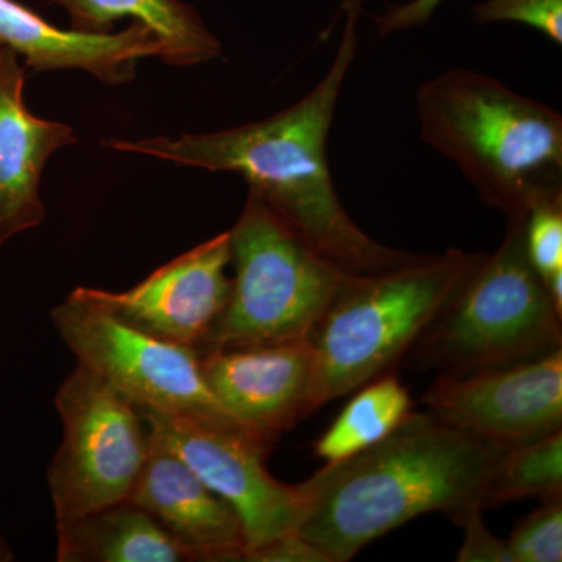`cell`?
Instances as JSON below:
<instances>
[{
    "label": "cell",
    "mask_w": 562,
    "mask_h": 562,
    "mask_svg": "<svg viewBox=\"0 0 562 562\" xmlns=\"http://www.w3.org/2000/svg\"><path fill=\"white\" fill-rule=\"evenodd\" d=\"M547 291H549L550 299H552L554 310L562 316V271L553 273L546 281Z\"/></svg>",
    "instance_id": "obj_26"
},
{
    "label": "cell",
    "mask_w": 562,
    "mask_h": 562,
    "mask_svg": "<svg viewBox=\"0 0 562 562\" xmlns=\"http://www.w3.org/2000/svg\"><path fill=\"white\" fill-rule=\"evenodd\" d=\"M140 414L150 430L235 509L246 552L297 531L306 508L305 486L280 482L269 472L266 461L277 439L236 420Z\"/></svg>",
    "instance_id": "obj_9"
},
{
    "label": "cell",
    "mask_w": 562,
    "mask_h": 562,
    "mask_svg": "<svg viewBox=\"0 0 562 562\" xmlns=\"http://www.w3.org/2000/svg\"><path fill=\"white\" fill-rule=\"evenodd\" d=\"M506 450L428 412H412L369 449L305 480L299 535L328 562L353 560L366 546L428 513L461 525L484 509Z\"/></svg>",
    "instance_id": "obj_2"
},
{
    "label": "cell",
    "mask_w": 562,
    "mask_h": 562,
    "mask_svg": "<svg viewBox=\"0 0 562 562\" xmlns=\"http://www.w3.org/2000/svg\"><path fill=\"white\" fill-rule=\"evenodd\" d=\"M330 427L314 442V453L325 462L346 460L369 449L413 412L412 395L394 371L358 387Z\"/></svg>",
    "instance_id": "obj_18"
},
{
    "label": "cell",
    "mask_w": 562,
    "mask_h": 562,
    "mask_svg": "<svg viewBox=\"0 0 562 562\" xmlns=\"http://www.w3.org/2000/svg\"><path fill=\"white\" fill-rule=\"evenodd\" d=\"M14 561V554L11 552L9 543H7L3 536L0 535V562Z\"/></svg>",
    "instance_id": "obj_27"
},
{
    "label": "cell",
    "mask_w": 562,
    "mask_h": 562,
    "mask_svg": "<svg viewBox=\"0 0 562 562\" xmlns=\"http://www.w3.org/2000/svg\"><path fill=\"white\" fill-rule=\"evenodd\" d=\"M231 235L199 244L132 290L77 288L70 292L136 330L198 350L231 297Z\"/></svg>",
    "instance_id": "obj_11"
},
{
    "label": "cell",
    "mask_w": 562,
    "mask_h": 562,
    "mask_svg": "<svg viewBox=\"0 0 562 562\" xmlns=\"http://www.w3.org/2000/svg\"><path fill=\"white\" fill-rule=\"evenodd\" d=\"M68 11L74 31L110 33L122 20H132L155 33L162 61L171 66H198L220 57L221 41L211 33L198 11L181 0H52Z\"/></svg>",
    "instance_id": "obj_17"
},
{
    "label": "cell",
    "mask_w": 562,
    "mask_h": 562,
    "mask_svg": "<svg viewBox=\"0 0 562 562\" xmlns=\"http://www.w3.org/2000/svg\"><path fill=\"white\" fill-rule=\"evenodd\" d=\"M514 562L562 561V495L542 498L509 536Z\"/></svg>",
    "instance_id": "obj_20"
},
{
    "label": "cell",
    "mask_w": 562,
    "mask_h": 562,
    "mask_svg": "<svg viewBox=\"0 0 562 562\" xmlns=\"http://www.w3.org/2000/svg\"><path fill=\"white\" fill-rule=\"evenodd\" d=\"M422 403L502 450L538 441L562 430V350L505 368L436 375Z\"/></svg>",
    "instance_id": "obj_10"
},
{
    "label": "cell",
    "mask_w": 562,
    "mask_h": 562,
    "mask_svg": "<svg viewBox=\"0 0 562 562\" xmlns=\"http://www.w3.org/2000/svg\"><path fill=\"white\" fill-rule=\"evenodd\" d=\"M55 408L63 425L47 471L55 524L127 501L149 453L139 409L81 362L58 387Z\"/></svg>",
    "instance_id": "obj_7"
},
{
    "label": "cell",
    "mask_w": 562,
    "mask_h": 562,
    "mask_svg": "<svg viewBox=\"0 0 562 562\" xmlns=\"http://www.w3.org/2000/svg\"><path fill=\"white\" fill-rule=\"evenodd\" d=\"M414 106L420 139L460 169L484 205L517 220L562 195L560 111L464 68L424 81Z\"/></svg>",
    "instance_id": "obj_3"
},
{
    "label": "cell",
    "mask_w": 562,
    "mask_h": 562,
    "mask_svg": "<svg viewBox=\"0 0 562 562\" xmlns=\"http://www.w3.org/2000/svg\"><path fill=\"white\" fill-rule=\"evenodd\" d=\"M484 251L449 249L371 276H350L310 336L305 416L392 372Z\"/></svg>",
    "instance_id": "obj_4"
},
{
    "label": "cell",
    "mask_w": 562,
    "mask_h": 562,
    "mask_svg": "<svg viewBox=\"0 0 562 562\" xmlns=\"http://www.w3.org/2000/svg\"><path fill=\"white\" fill-rule=\"evenodd\" d=\"M127 502L154 517L190 561H243L247 542L238 514L150 428L149 453Z\"/></svg>",
    "instance_id": "obj_12"
},
{
    "label": "cell",
    "mask_w": 562,
    "mask_h": 562,
    "mask_svg": "<svg viewBox=\"0 0 562 562\" xmlns=\"http://www.w3.org/2000/svg\"><path fill=\"white\" fill-rule=\"evenodd\" d=\"M228 235L231 297L199 353L310 341L351 273L317 254L251 194Z\"/></svg>",
    "instance_id": "obj_6"
},
{
    "label": "cell",
    "mask_w": 562,
    "mask_h": 562,
    "mask_svg": "<svg viewBox=\"0 0 562 562\" xmlns=\"http://www.w3.org/2000/svg\"><path fill=\"white\" fill-rule=\"evenodd\" d=\"M525 244L532 268L543 281L562 271V195L539 203L530 211Z\"/></svg>",
    "instance_id": "obj_22"
},
{
    "label": "cell",
    "mask_w": 562,
    "mask_h": 562,
    "mask_svg": "<svg viewBox=\"0 0 562 562\" xmlns=\"http://www.w3.org/2000/svg\"><path fill=\"white\" fill-rule=\"evenodd\" d=\"M460 527L464 530V541L457 554L458 562H514L508 542L487 530L483 509L472 513Z\"/></svg>",
    "instance_id": "obj_23"
},
{
    "label": "cell",
    "mask_w": 562,
    "mask_h": 562,
    "mask_svg": "<svg viewBox=\"0 0 562 562\" xmlns=\"http://www.w3.org/2000/svg\"><path fill=\"white\" fill-rule=\"evenodd\" d=\"M527 217L508 220L497 250L484 255L405 355L412 371L465 375L562 350V316L528 258Z\"/></svg>",
    "instance_id": "obj_5"
},
{
    "label": "cell",
    "mask_w": 562,
    "mask_h": 562,
    "mask_svg": "<svg viewBox=\"0 0 562 562\" xmlns=\"http://www.w3.org/2000/svg\"><path fill=\"white\" fill-rule=\"evenodd\" d=\"M562 495V430L506 450L487 490L484 508Z\"/></svg>",
    "instance_id": "obj_19"
},
{
    "label": "cell",
    "mask_w": 562,
    "mask_h": 562,
    "mask_svg": "<svg viewBox=\"0 0 562 562\" xmlns=\"http://www.w3.org/2000/svg\"><path fill=\"white\" fill-rule=\"evenodd\" d=\"M0 44L22 55L25 68L35 72L80 69L109 85L131 81L144 58L165 57L160 40L138 22L122 32L66 31L18 0H0Z\"/></svg>",
    "instance_id": "obj_15"
},
{
    "label": "cell",
    "mask_w": 562,
    "mask_h": 562,
    "mask_svg": "<svg viewBox=\"0 0 562 562\" xmlns=\"http://www.w3.org/2000/svg\"><path fill=\"white\" fill-rule=\"evenodd\" d=\"M476 24H522L562 44V0H483L472 9Z\"/></svg>",
    "instance_id": "obj_21"
},
{
    "label": "cell",
    "mask_w": 562,
    "mask_h": 562,
    "mask_svg": "<svg viewBox=\"0 0 562 562\" xmlns=\"http://www.w3.org/2000/svg\"><path fill=\"white\" fill-rule=\"evenodd\" d=\"M443 0H406V2L390 3L383 13L373 16L376 35L380 38L395 35V33L414 31L424 27Z\"/></svg>",
    "instance_id": "obj_24"
},
{
    "label": "cell",
    "mask_w": 562,
    "mask_h": 562,
    "mask_svg": "<svg viewBox=\"0 0 562 562\" xmlns=\"http://www.w3.org/2000/svg\"><path fill=\"white\" fill-rule=\"evenodd\" d=\"M312 366L310 341L201 353L203 379L225 412L273 439L305 419Z\"/></svg>",
    "instance_id": "obj_13"
},
{
    "label": "cell",
    "mask_w": 562,
    "mask_h": 562,
    "mask_svg": "<svg viewBox=\"0 0 562 562\" xmlns=\"http://www.w3.org/2000/svg\"><path fill=\"white\" fill-rule=\"evenodd\" d=\"M25 68L0 44V247L44 220L40 184L55 151L77 143L72 128L41 120L24 102Z\"/></svg>",
    "instance_id": "obj_14"
},
{
    "label": "cell",
    "mask_w": 562,
    "mask_h": 562,
    "mask_svg": "<svg viewBox=\"0 0 562 562\" xmlns=\"http://www.w3.org/2000/svg\"><path fill=\"white\" fill-rule=\"evenodd\" d=\"M344 3V27L333 60L301 101L265 121L179 138L110 139L111 149L147 155L211 172L239 173L260 199L317 254L351 276H371L420 254L371 238L339 201L327 144L339 98L358 57L364 0Z\"/></svg>",
    "instance_id": "obj_1"
},
{
    "label": "cell",
    "mask_w": 562,
    "mask_h": 562,
    "mask_svg": "<svg viewBox=\"0 0 562 562\" xmlns=\"http://www.w3.org/2000/svg\"><path fill=\"white\" fill-rule=\"evenodd\" d=\"M247 562H328L299 531L286 532L244 553Z\"/></svg>",
    "instance_id": "obj_25"
},
{
    "label": "cell",
    "mask_w": 562,
    "mask_h": 562,
    "mask_svg": "<svg viewBox=\"0 0 562 562\" xmlns=\"http://www.w3.org/2000/svg\"><path fill=\"white\" fill-rule=\"evenodd\" d=\"M50 317L77 362L99 373L139 412L236 420L210 391L201 353L192 347L136 330L74 294Z\"/></svg>",
    "instance_id": "obj_8"
},
{
    "label": "cell",
    "mask_w": 562,
    "mask_h": 562,
    "mask_svg": "<svg viewBox=\"0 0 562 562\" xmlns=\"http://www.w3.org/2000/svg\"><path fill=\"white\" fill-rule=\"evenodd\" d=\"M58 562H190L146 512L124 501L57 525Z\"/></svg>",
    "instance_id": "obj_16"
}]
</instances>
